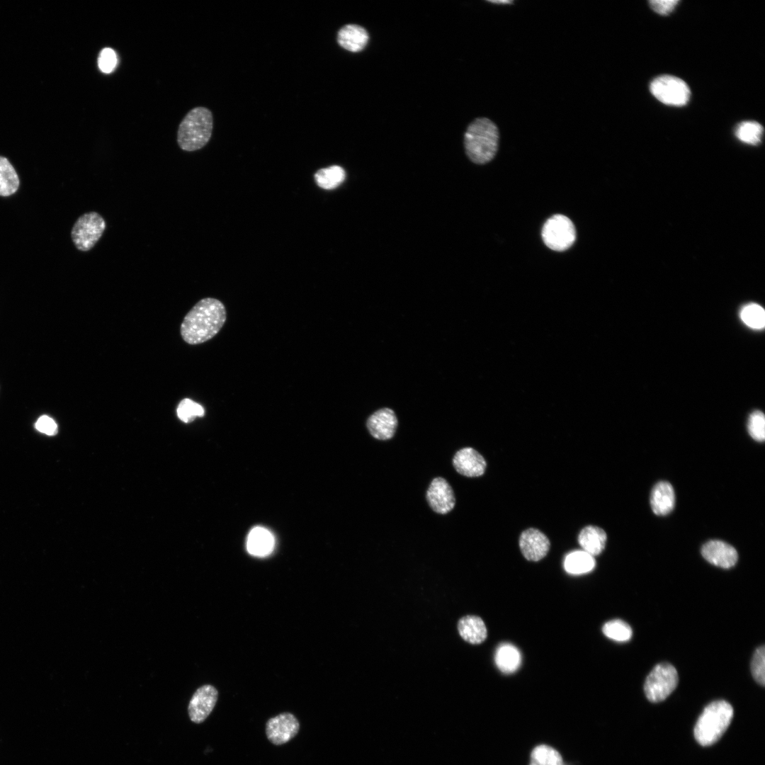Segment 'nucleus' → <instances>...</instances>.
<instances>
[{
  "instance_id": "nucleus-1",
  "label": "nucleus",
  "mask_w": 765,
  "mask_h": 765,
  "mask_svg": "<svg viewBox=\"0 0 765 765\" xmlns=\"http://www.w3.org/2000/svg\"><path fill=\"white\" fill-rule=\"evenodd\" d=\"M226 319V309L220 300L201 299L184 317L180 327L181 337L191 345L203 344L217 334Z\"/></svg>"
},
{
  "instance_id": "nucleus-2",
  "label": "nucleus",
  "mask_w": 765,
  "mask_h": 765,
  "mask_svg": "<svg viewBox=\"0 0 765 765\" xmlns=\"http://www.w3.org/2000/svg\"><path fill=\"white\" fill-rule=\"evenodd\" d=\"M499 130L489 119L479 118L467 128L464 144L468 158L474 163L484 164L491 161L498 149Z\"/></svg>"
},
{
  "instance_id": "nucleus-3",
  "label": "nucleus",
  "mask_w": 765,
  "mask_h": 765,
  "mask_svg": "<svg viewBox=\"0 0 765 765\" xmlns=\"http://www.w3.org/2000/svg\"><path fill=\"white\" fill-rule=\"evenodd\" d=\"M734 710L725 701H716L708 704L699 716L694 727V737L702 746L715 743L729 727Z\"/></svg>"
},
{
  "instance_id": "nucleus-4",
  "label": "nucleus",
  "mask_w": 765,
  "mask_h": 765,
  "mask_svg": "<svg viewBox=\"0 0 765 765\" xmlns=\"http://www.w3.org/2000/svg\"><path fill=\"white\" fill-rule=\"evenodd\" d=\"M213 118L211 112L204 107L191 110L179 125L177 142L184 151L193 152L203 147L209 141L212 131Z\"/></svg>"
},
{
  "instance_id": "nucleus-5",
  "label": "nucleus",
  "mask_w": 765,
  "mask_h": 765,
  "mask_svg": "<svg viewBox=\"0 0 765 765\" xmlns=\"http://www.w3.org/2000/svg\"><path fill=\"white\" fill-rule=\"evenodd\" d=\"M106 227V221L99 213L95 211L84 213L72 227V240L78 250L88 251L101 239Z\"/></svg>"
},
{
  "instance_id": "nucleus-6",
  "label": "nucleus",
  "mask_w": 765,
  "mask_h": 765,
  "mask_svg": "<svg viewBox=\"0 0 765 765\" xmlns=\"http://www.w3.org/2000/svg\"><path fill=\"white\" fill-rule=\"evenodd\" d=\"M679 677L676 669L669 663L657 664L650 672L644 684L647 698L652 703L666 699L676 688Z\"/></svg>"
},
{
  "instance_id": "nucleus-7",
  "label": "nucleus",
  "mask_w": 765,
  "mask_h": 765,
  "mask_svg": "<svg viewBox=\"0 0 765 765\" xmlns=\"http://www.w3.org/2000/svg\"><path fill=\"white\" fill-rule=\"evenodd\" d=\"M541 234L545 245L557 251L569 249L576 239L574 224L563 215H555L550 217L544 224Z\"/></svg>"
},
{
  "instance_id": "nucleus-8",
  "label": "nucleus",
  "mask_w": 765,
  "mask_h": 765,
  "mask_svg": "<svg viewBox=\"0 0 765 765\" xmlns=\"http://www.w3.org/2000/svg\"><path fill=\"white\" fill-rule=\"evenodd\" d=\"M650 91L662 103L676 106L686 104L691 95L690 89L685 81L669 75L654 79L650 84Z\"/></svg>"
},
{
  "instance_id": "nucleus-9",
  "label": "nucleus",
  "mask_w": 765,
  "mask_h": 765,
  "mask_svg": "<svg viewBox=\"0 0 765 765\" xmlns=\"http://www.w3.org/2000/svg\"><path fill=\"white\" fill-rule=\"evenodd\" d=\"M426 499L430 508L438 514L449 513L455 504L453 489L442 477L431 480L426 492Z\"/></svg>"
},
{
  "instance_id": "nucleus-10",
  "label": "nucleus",
  "mask_w": 765,
  "mask_h": 765,
  "mask_svg": "<svg viewBox=\"0 0 765 765\" xmlns=\"http://www.w3.org/2000/svg\"><path fill=\"white\" fill-rule=\"evenodd\" d=\"M300 728L297 718L291 713H280L268 720L266 734L268 740L276 744H285L293 739Z\"/></svg>"
},
{
  "instance_id": "nucleus-11",
  "label": "nucleus",
  "mask_w": 765,
  "mask_h": 765,
  "mask_svg": "<svg viewBox=\"0 0 765 765\" xmlns=\"http://www.w3.org/2000/svg\"><path fill=\"white\" fill-rule=\"evenodd\" d=\"M218 698V691L212 685L206 684L198 688L193 695L188 707L192 722H203L213 710Z\"/></svg>"
},
{
  "instance_id": "nucleus-12",
  "label": "nucleus",
  "mask_w": 765,
  "mask_h": 765,
  "mask_svg": "<svg viewBox=\"0 0 765 765\" xmlns=\"http://www.w3.org/2000/svg\"><path fill=\"white\" fill-rule=\"evenodd\" d=\"M550 543L548 537L536 528H528L519 538V547L524 557L529 561L537 562L543 559L550 550Z\"/></svg>"
},
{
  "instance_id": "nucleus-13",
  "label": "nucleus",
  "mask_w": 765,
  "mask_h": 765,
  "mask_svg": "<svg viewBox=\"0 0 765 765\" xmlns=\"http://www.w3.org/2000/svg\"><path fill=\"white\" fill-rule=\"evenodd\" d=\"M453 465L457 472L468 477L482 476L487 468L484 457L475 449L466 447L458 450L453 458Z\"/></svg>"
},
{
  "instance_id": "nucleus-14",
  "label": "nucleus",
  "mask_w": 765,
  "mask_h": 765,
  "mask_svg": "<svg viewBox=\"0 0 765 765\" xmlns=\"http://www.w3.org/2000/svg\"><path fill=\"white\" fill-rule=\"evenodd\" d=\"M702 556L713 565L728 569L737 562L738 554L734 547L718 540L706 543L701 548Z\"/></svg>"
},
{
  "instance_id": "nucleus-15",
  "label": "nucleus",
  "mask_w": 765,
  "mask_h": 765,
  "mask_svg": "<svg viewBox=\"0 0 765 765\" xmlns=\"http://www.w3.org/2000/svg\"><path fill=\"white\" fill-rule=\"evenodd\" d=\"M366 426L373 437L378 440L387 441L392 438L396 432L397 416L391 409L382 408L368 417Z\"/></svg>"
},
{
  "instance_id": "nucleus-16",
  "label": "nucleus",
  "mask_w": 765,
  "mask_h": 765,
  "mask_svg": "<svg viewBox=\"0 0 765 765\" xmlns=\"http://www.w3.org/2000/svg\"><path fill=\"white\" fill-rule=\"evenodd\" d=\"M675 505V493L672 484L666 481L657 482L652 489L650 506L652 511L659 516L669 514Z\"/></svg>"
},
{
  "instance_id": "nucleus-17",
  "label": "nucleus",
  "mask_w": 765,
  "mask_h": 765,
  "mask_svg": "<svg viewBox=\"0 0 765 765\" xmlns=\"http://www.w3.org/2000/svg\"><path fill=\"white\" fill-rule=\"evenodd\" d=\"M368 34L361 26L356 24H347L338 32L337 42L346 50L359 52L368 43Z\"/></svg>"
},
{
  "instance_id": "nucleus-18",
  "label": "nucleus",
  "mask_w": 765,
  "mask_h": 765,
  "mask_svg": "<svg viewBox=\"0 0 765 765\" xmlns=\"http://www.w3.org/2000/svg\"><path fill=\"white\" fill-rule=\"evenodd\" d=\"M607 540L606 532L595 526H588L580 531L578 542L580 546L591 556L601 554L604 550Z\"/></svg>"
},
{
  "instance_id": "nucleus-19",
  "label": "nucleus",
  "mask_w": 765,
  "mask_h": 765,
  "mask_svg": "<svg viewBox=\"0 0 765 765\" xmlns=\"http://www.w3.org/2000/svg\"><path fill=\"white\" fill-rule=\"evenodd\" d=\"M458 628L463 639L474 645L482 643L487 635L483 620L475 616L463 617L458 622Z\"/></svg>"
},
{
  "instance_id": "nucleus-20",
  "label": "nucleus",
  "mask_w": 765,
  "mask_h": 765,
  "mask_svg": "<svg viewBox=\"0 0 765 765\" xmlns=\"http://www.w3.org/2000/svg\"><path fill=\"white\" fill-rule=\"evenodd\" d=\"M274 546L272 533L265 528L255 527L249 533L246 547L249 553L256 556L269 554Z\"/></svg>"
},
{
  "instance_id": "nucleus-21",
  "label": "nucleus",
  "mask_w": 765,
  "mask_h": 765,
  "mask_svg": "<svg viewBox=\"0 0 765 765\" xmlns=\"http://www.w3.org/2000/svg\"><path fill=\"white\" fill-rule=\"evenodd\" d=\"M521 654L514 645L508 643L500 645L495 653V662L501 672L509 674L515 672L521 664Z\"/></svg>"
},
{
  "instance_id": "nucleus-22",
  "label": "nucleus",
  "mask_w": 765,
  "mask_h": 765,
  "mask_svg": "<svg viewBox=\"0 0 765 765\" xmlns=\"http://www.w3.org/2000/svg\"><path fill=\"white\" fill-rule=\"evenodd\" d=\"M593 556L582 550L570 553L565 560V570L572 574H581L591 571L595 567Z\"/></svg>"
},
{
  "instance_id": "nucleus-23",
  "label": "nucleus",
  "mask_w": 765,
  "mask_h": 765,
  "mask_svg": "<svg viewBox=\"0 0 765 765\" xmlns=\"http://www.w3.org/2000/svg\"><path fill=\"white\" fill-rule=\"evenodd\" d=\"M346 178L344 169L337 165L321 169L314 174L317 185L325 190H332L340 186Z\"/></svg>"
},
{
  "instance_id": "nucleus-24",
  "label": "nucleus",
  "mask_w": 765,
  "mask_h": 765,
  "mask_svg": "<svg viewBox=\"0 0 765 765\" xmlns=\"http://www.w3.org/2000/svg\"><path fill=\"white\" fill-rule=\"evenodd\" d=\"M19 179L9 161L0 156V196H9L18 188Z\"/></svg>"
},
{
  "instance_id": "nucleus-25",
  "label": "nucleus",
  "mask_w": 765,
  "mask_h": 765,
  "mask_svg": "<svg viewBox=\"0 0 765 765\" xmlns=\"http://www.w3.org/2000/svg\"><path fill=\"white\" fill-rule=\"evenodd\" d=\"M529 765H565L560 754L552 747L540 744L533 748Z\"/></svg>"
},
{
  "instance_id": "nucleus-26",
  "label": "nucleus",
  "mask_w": 765,
  "mask_h": 765,
  "mask_svg": "<svg viewBox=\"0 0 765 765\" xmlns=\"http://www.w3.org/2000/svg\"><path fill=\"white\" fill-rule=\"evenodd\" d=\"M740 316L742 322L748 327L760 329L765 325V312L759 305L749 303L740 310Z\"/></svg>"
},
{
  "instance_id": "nucleus-27",
  "label": "nucleus",
  "mask_w": 765,
  "mask_h": 765,
  "mask_svg": "<svg viewBox=\"0 0 765 765\" xmlns=\"http://www.w3.org/2000/svg\"><path fill=\"white\" fill-rule=\"evenodd\" d=\"M602 632L607 638L618 642L629 640L633 634L630 626L619 619L606 622L602 628Z\"/></svg>"
},
{
  "instance_id": "nucleus-28",
  "label": "nucleus",
  "mask_w": 765,
  "mask_h": 765,
  "mask_svg": "<svg viewBox=\"0 0 765 765\" xmlns=\"http://www.w3.org/2000/svg\"><path fill=\"white\" fill-rule=\"evenodd\" d=\"M763 132L762 126L753 121L741 123L736 129V136L745 143L756 144L761 140Z\"/></svg>"
},
{
  "instance_id": "nucleus-29",
  "label": "nucleus",
  "mask_w": 765,
  "mask_h": 765,
  "mask_svg": "<svg viewBox=\"0 0 765 765\" xmlns=\"http://www.w3.org/2000/svg\"><path fill=\"white\" fill-rule=\"evenodd\" d=\"M178 418L185 423L193 421L197 416H203L205 410L198 403L188 398L182 400L176 409Z\"/></svg>"
},
{
  "instance_id": "nucleus-30",
  "label": "nucleus",
  "mask_w": 765,
  "mask_h": 765,
  "mask_svg": "<svg viewBox=\"0 0 765 765\" xmlns=\"http://www.w3.org/2000/svg\"><path fill=\"white\" fill-rule=\"evenodd\" d=\"M747 428L749 434L753 439L759 442L764 441L765 418L761 411L756 410L750 414Z\"/></svg>"
},
{
  "instance_id": "nucleus-31",
  "label": "nucleus",
  "mask_w": 765,
  "mask_h": 765,
  "mask_svg": "<svg viewBox=\"0 0 765 765\" xmlns=\"http://www.w3.org/2000/svg\"><path fill=\"white\" fill-rule=\"evenodd\" d=\"M751 672L755 681L764 686L765 684V648L758 647L753 655L751 662Z\"/></svg>"
},
{
  "instance_id": "nucleus-32",
  "label": "nucleus",
  "mask_w": 765,
  "mask_h": 765,
  "mask_svg": "<svg viewBox=\"0 0 765 765\" xmlns=\"http://www.w3.org/2000/svg\"><path fill=\"white\" fill-rule=\"evenodd\" d=\"M116 64L117 57L114 50L109 47L103 49L98 60V64L101 71L109 74L113 71Z\"/></svg>"
},
{
  "instance_id": "nucleus-33",
  "label": "nucleus",
  "mask_w": 765,
  "mask_h": 765,
  "mask_svg": "<svg viewBox=\"0 0 765 765\" xmlns=\"http://www.w3.org/2000/svg\"><path fill=\"white\" fill-rule=\"evenodd\" d=\"M35 429L48 436H55L57 434L58 428L56 422L50 416L42 415L38 418L35 424Z\"/></svg>"
},
{
  "instance_id": "nucleus-34",
  "label": "nucleus",
  "mask_w": 765,
  "mask_h": 765,
  "mask_svg": "<svg viewBox=\"0 0 765 765\" xmlns=\"http://www.w3.org/2000/svg\"><path fill=\"white\" fill-rule=\"evenodd\" d=\"M679 2L678 0H652L649 1L652 10L661 15H667L671 13Z\"/></svg>"
}]
</instances>
